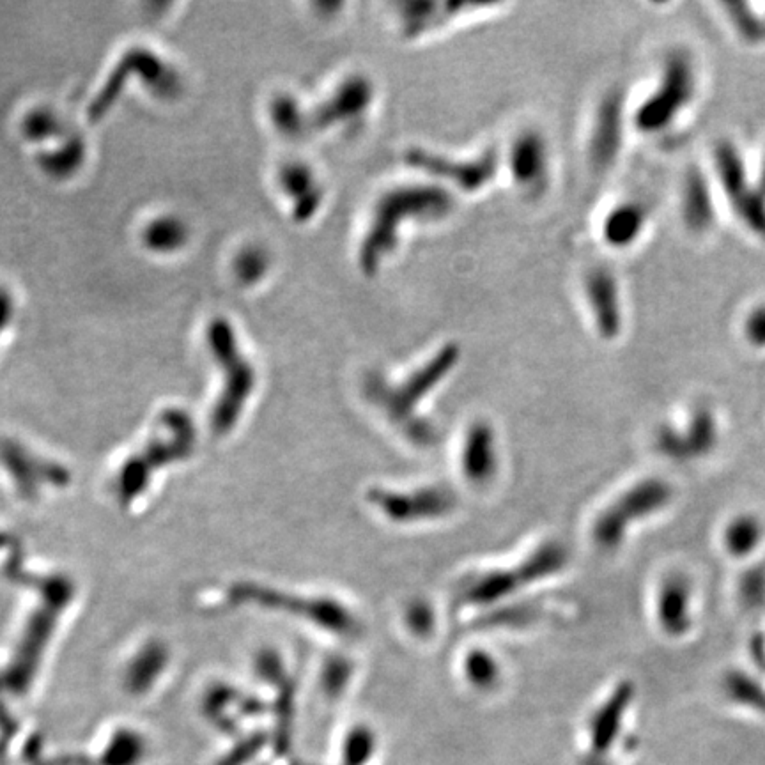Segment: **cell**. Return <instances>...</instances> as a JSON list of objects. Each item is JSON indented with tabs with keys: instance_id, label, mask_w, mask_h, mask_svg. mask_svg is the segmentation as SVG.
I'll list each match as a JSON object with an SVG mask.
<instances>
[{
	"instance_id": "6da1fadb",
	"label": "cell",
	"mask_w": 765,
	"mask_h": 765,
	"mask_svg": "<svg viewBox=\"0 0 765 765\" xmlns=\"http://www.w3.org/2000/svg\"><path fill=\"white\" fill-rule=\"evenodd\" d=\"M716 174L727 201L742 224L765 238V197L750 178L739 149L732 142H719L714 153Z\"/></svg>"
},
{
	"instance_id": "7a4b0ae2",
	"label": "cell",
	"mask_w": 765,
	"mask_h": 765,
	"mask_svg": "<svg viewBox=\"0 0 765 765\" xmlns=\"http://www.w3.org/2000/svg\"><path fill=\"white\" fill-rule=\"evenodd\" d=\"M696 68L688 54H675L666 64L661 87L640 112L645 130H663L688 107L696 94Z\"/></svg>"
},
{
	"instance_id": "3957f363",
	"label": "cell",
	"mask_w": 765,
	"mask_h": 765,
	"mask_svg": "<svg viewBox=\"0 0 765 765\" xmlns=\"http://www.w3.org/2000/svg\"><path fill=\"white\" fill-rule=\"evenodd\" d=\"M139 73L149 87L155 89V93L163 96H172L179 89V78L172 68H169L158 55L151 54L144 48H133L132 52L123 55L121 62L117 64L116 71L107 80L101 93L94 98L89 107L91 121H100L101 117L109 112L114 105L116 91L126 78L132 77L133 73Z\"/></svg>"
},
{
	"instance_id": "277c9868",
	"label": "cell",
	"mask_w": 765,
	"mask_h": 765,
	"mask_svg": "<svg viewBox=\"0 0 765 765\" xmlns=\"http://www.w3.org/2000/svg\"><path fill=\"white\" fill-rule=\"evenodd\" d=\"M668 500V487L661 482H649L643 486L636 487L631 495H627L626 500L619 503L617 509H613L611 514L601 521L599 528V541L604 544H615L619 541L622 528L629 518H642L654 509H659L665 505Z\"/></svg>"
},
{
	"instance_id": "5b68a950",
	"label": "cell",
	"mask_w": 765,
	"mask_h": 765,
	"mask_svg": "<svg viewBox=\"0 0 765 765\" xmlns=\"http://www.w3.org/2000/svg\"><path fill=\"white\" fill-rule=\"evenodd\" d=\"M682 215L689 229L696 234L709 231L716 220V204L711 185L700 169L691 170L686 179Z\"/></svg>"
},
{
	"instance_id": "8992f818",
	"label": "cell",
	"mask_w": 765,
	"mask_h": 765,
	"mask_svg": "<svg viewBox=\"0 0 765 765\" xmlns=\"http://www.w3.org/2000/svg\"><path fill=\"white\" fill-rule=\"evenodd\" d=\"M689 588L682 578L665 583L659 599V615L668 633L682 634L689 627Z\"/></svg>"
},
{
	"instance_id": "52a82bcc",
	"label": "cell",
	"mask_w": 765,
	"mask_h": 765,
	"mask_svg": "<svg viewBox=\"0 0 765 765\" xmlns=\"http://www.w3.org/2000/svg\"><path fill=\"white\" fill-rule=\"evenodd\" d=\"M188 238L186 225L176 217L156 218L144 231V243L153 252L167 254L183 247Z\"/></svg>"
},
{
	"instance_id": "ba28073f",
	"label": "cell",
	"mask_w": 765,
	"mask_h": 765,
	"mask_svg": "<svg viewBox=\"0 0 765 765\" xmlns=\"http://www.w3.org/2000/svg\"><path fill=\"white\" fill-rule=\"evenodd\" d=\"M762 539V526L751 516L734 519L725 532V544L730 555L742 558L751 555Z\"/></svg>"
},
{
	"instance_id": "9c48e42d",
	"label": "cell",
	"mask_w": 765,
	"mask_h": 765,
	"mask_svg": "<svg viewBox=\"0 0 765 765\" xmlns=\"http://www.w3.org/2000/svg\"><path fill=\"white\" fill-rule=\"evenodd\" d=\"M84 160V144L80 140H71L66 146L43 158V167L55 178L70 176L73 170Z\"/></svg>"
},
{
	"instance_id": "30bf717a",
	"label": "cell",
	"mask_w": 765,
	"mask_h": 765,
	"mask_svg": "<svg viewBox=\"0 0 765 765\" xmlns=\"http://www.w3.org/2000/svg\"><path fill=\"white\" fill-rule=\"evenodd\" d=\"M627 696H629V693L624 689L622 693L617 695L613 705L611 707L610 705L604 707V711L599 714L597 723H594V732H592V735H594L592 739H594L597 750H604L613 741V735H615L617 728H619L620 712H622V707H626Z\"/></svg>"
},
{
	"instance_id": "8fae6325",
	"label": "cell",
	"mask_w": 765,
	"mask_h": 765,
	"mask_svg": "<svg viewBox=\"0 0 765 765\" xmlns=\"http://www.w3.org/2000/svg\"><path fill=\"white\" fill-rule=\"evenodd\" d=\"M61 119L50 110H36L25 117L24 133L32 140H47L62 133Z\"/></svg>"
},
{
	"instance_id": "7c38bea8",
	"label": "cell",
	"mask_w": 765,
	"mask_h": 765,
	"mask_svg": "<svg viewBox=\"0 0 765 765\" xmlns=\"http://www.w3.org/2000/svg\"><path fill=\"white\" fill-rule=\"evenodd\" d=\"M714 440H716V431H714L711 413L705 410L698 411L693 424H691L688 443L693 445L695 452H705V450L711 449Z\"/></svg>"
},
{
	"instance_id": "4fadbf2b",
	"label": "cell",
	"mask_w": 765,
	"mask_h": 765,
	"mask_svg": "<svg viewBox=\"0 0 765 765\" xmlns=\"http://www.w3.org/2000/svg\"><path fill=\"white\" fill-rule=\"evenodd\" d=\"M264 268H266V257L257 248L243 250L234 263V271L238 279L243 282H254L259 279L264 273Z\"/></svg>"
},
{
	"instance_id": "5bb4252c",
	"label": "cell",
	"mask_w": 765,
	"mask_h": 765,
	"mask_svg": "<svg viewBox=\"0 0 765 765\" xmlns=\"http://www.w3.org/2000/svg\"><path fill=\"white\" fill-rule=\"evenodd\" d=\"M372 750H374V741H372L371 732L356 730L355 734L351 735V741L346 750V764L364 765L371 758Z\"/></svg>"
},
{
	"instance_id": "9a60e30c",
	"label": "cell",
	"mask_w": 765,
	"mask_h": 765,
	"mask_svg": "<svg viewBox=\"0 0 765 765\" xmlns=\"http://www.w3.org/2000/svg\"><path fill=\"white\" fill-rule=\"evenodd\" d=\"M744 335L751 346L765 348V303L757 305L748 312L744 319Z\"/></svg>"
},
{
	"instance_id": "2e32d148",
	"label": "cell",
	"mask_w": 765,
	"mask_h": 765,
	"mask_svg": "<svg viewBox=\"0 0 765 765\" xmlns=\"http://www.w3.org/2000/svg\"><path fill=\"white\" fill-rule=\"evenodd\" d=\"M742 597L751 606H757L765 599V571H751L744 576L741 587Z\"/></svg>"
},
{
	"instance_id": "e0dca14e",
	"label": "cell",
	"mask_w": 765,
	"mask_h": 765,
	"mask_svg": "<svg viewBox=\"0 0 765 765\" xmlns=\"http://www.w3.org/2000/svg\"><path fill=\"white\" fill-rule=\"evenodd\" d=\"M755 183H757L758 190H760L765 197V153L764 156H762V162H760V169H758V176L757 179H755Z\"/></svg>"
},
{
	"instance_id": "ac0fdd59",
	"label": "cell",
	"mask_w": 765,
	"mask_h": 765,
	"mask_svg": "<svg viewBox=\"0 0 765 765\" xmlns=\"http://www.w3.org/2000/svg\"><path fill=\"white\" fill-rule=\"evenodd\" d=\"M760 15V13H758ZM760 32H762V43L765 41V13L760 15Z\"/></svg>"
}]
</instances>
